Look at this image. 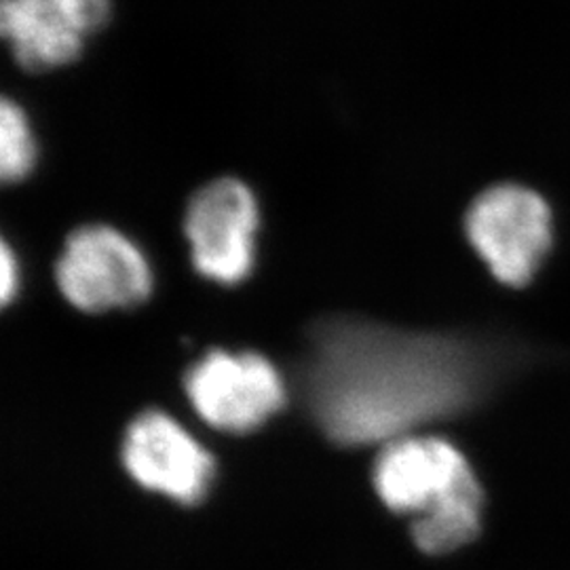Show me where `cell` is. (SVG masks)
<instances>
[{
	"instance_id": "9c48e42d",
	"label": "cell",
	"mask_w": 570,
	"mask_h": 570,
	"mask_svg": "<svg viewBox=\"0 0 570 570\" xmlns=\"http://www.w3.org/2000/svg\"><path fill=\"white\" fill-rule=\"evenodd\" d=\"M484 490L463 492L412 520V541L429 556H444L469 546L482 530Z\"/></svg>"
},
{
	"instance_id": "8fae6325",
	"label": "cell",
	"mask_w": 570,
	"mask_h": 570,
	"mask_svg": "<svg viewBox=\"0 0 570 570\" xmlns=\"http://www.w3.org/2000/svg\"><path fill=\"white\" fill-rule=\"evenodd\" d=\"M0 271H2V284H0V294L2 303L7 305L18 289V263L11 252L9 244H2V258H0Z\"/></svg>"
},
{
	"instance_id": "ba28073f",
	"label": "cell",
	"mask_w": 570,
	"mask_h": 570,
	"mask_svg": "<svg viewBox=\"0 0 570 570\" xmlns=\"http://www.w3.org/2000/svg\"><path fill=\"white\" fill-rule=\"evenodd\" d=\"M122 465L146 490L195 505L214 478V459L171 416L159 410L142 412L127 428Z\"/></svg>"
},
{
	"instance_id": "5b68a950",
	"label": "cell",
	"mask_w": 570,
	"mask_h": 570,
	"mask_svg": "<svg viewBox=\"0 0 570 570\" xmlns=\"http://www.w3.org/2000/svg\"><path fill=\"white\" fill-rule=\"evenodd\" d=\"M374 489L389 510L419 518L450 499L480 489L463 452L435 435L389 442L374 463Z\"/></svg>"
},
{
	"instance_id": "6da1fadb",
	"label": "cell",
	"mask_w": 570,
	"mask_h": 570,
	"mask_svg": "<svg viewBox=\"0 0 570 570\" xmlns=\"http://www.w3.org/2000/svg\"><path fill=\"white\" fill-rule=\"evenodd\" d=\"M484 367L473 346L355 317L311 330L298 372L308 414L343 446L389 444L468 410Z\"/></svg>"
},
{
	"instance_id": "30bf717a",
	"label": "cell",
	"mask_w": 570,
	"mask_h": 570,
	"mask_svg": "<svg viewBox=\"0 0 570 570\" xmlns=\"http://www.w3.org/2000/svg\"><path fill=\"white\" fill-rule=\"evenodd\" d=\"M37 159V144L23 110L9 98L0 106V176L18 183L30 174Z\"/></svg>"
},
{
	"instance_id": "7a4b0ae2",
	"label": "cell",
	"mask_w": 570,
	"mask_h": 570,
	"mask_svg": "<svg viewBox=\"0 0 570 570\" xmlns=\"http://www.w3.org/2000/svg\"><path fill=\"white\" fill-rule=\"evenodd\" d=\"M465 230L492 277L510 287L529 285L553 244L550 205L522 184L484 190L469 207Z\"/></svg>"
},
{
	"instance_id": "3957f363",
	"label": "cell",
	"mask_w": 570,
	"mask_h": 570,
	"mask_svg": "<svg viewBox=\"0 0 570 570\" xmlns=\"http://www.w3.org/2000/svg\"><path fill=\"white\" fill-rule=\"evenodd\" d=\"M61 294L87 313L140 305L150 294V268L142 252L110 226L75 230L56 266Z\"/></svg>"
},
{
	"instance_id": "8992f818",
	"label": "cell",
	"mask_w": 570,
	"mask_h": 570,
	"mask_svg": "<svg viewBox=\"0 0 570 570\" xmlns=\"http://www.w3.org/2000/svg\"><path fill=\"white\" fill-rule=\"evenodd\" d=\"M110 13V0H0V35L18 66L47 72L79 60Z\"/></svg>"
},
{
	"instance_id": "52a82bcc",
	"label": "cell",
	"mask_w": 570,
	"mask_h": 570,
	"mask_svg": "<svg viewBox=\"0 0 570 570\" xmlns=\"http://www.w3.org/2000/svg\"><path fill=\"white\" fill-rule=\"evenodd\" d=\"M258 207L252 190L235 178L204 186L190 199L184 230L195 268L218 284H239L254 265Z\"/></svg>"
},
{
	"instance_id": "277c9868",
	"label": "cell",
	"mask_w": 570,
	"mask_h": 570,
	"mask_svg": "<svg viewBox=\"0 0 570 570\" xmlns=\"http://www.w3.org/2000/svg\"><path fill=\"white\" fill-rule=\"evenodd\" d=\"M197 414L212 428L245 433L261 428L285 404V385L258 353L209 351L184 376Z\"/></svg>"
}]
</instances>
